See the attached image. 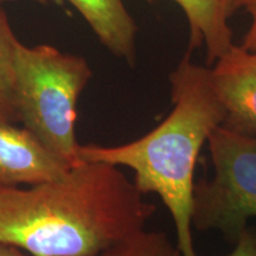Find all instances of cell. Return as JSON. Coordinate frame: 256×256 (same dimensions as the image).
<instances>
[{
    "instance_id": "cell-10",
    "label": "cell",
    "mask_w": 256,
    "mask_h": 256,
    "mask_svg": "<svg viewBox=\"0 0 256 256\" xmlns=\"http://www.w3.org/2000/svg\"><path fill=\"white\" fill-rule=\"evenodd\" d=\"M98 256H183L177 246L170 241L166 234L142 232L134 234Z\"/></svg>"
},
{
    "instance_id": "cell-6",
    "label": "cell",
    "mask_w": 256,
    "mask_h": 256,
    "mask_svg": "<svg viewBox=\"0 0 256 256\" xmlns=\"http://www.w3.org/2000/svg\"><path fill=\"white\" fill-rule=\"evenodd\" d=\"M70 168L26 128L0 118V186L58 180Z\"/></svg>"
},
{
    "instance_id": "cell-2",
    "label": "cell",
    "mask_w": 256,
    "mask_h": 256,
    "mask_svg": "<svg viewBox=\"0 0 256 256\" xmlns=\"http://www.w3.org/2000/svg\"><path fill=\"white\" fill-rule=\"evenodd\" d=\"M174 108L151 132L118 146L80 145L82 162L126 166L134 171L142 194H158L171 214L177 247L197 256L192 240L194 168L202 146L223 124L224 110L210 78V69L194 64L188 52L170 75Z\"/></svg>"
},
{
    "instance_id": "cell-7",
    "label": "cell",
    "mask_w": 256,
    "mask_h": 256,
    "mask_svg": "<svg viewBox=\"0 0 256 256\" xmlns=\"http://www.w3.org/2000/svg\"><path fill=\"white\" fill-rule=\"evenodd\" d=\"M81 14L104 46L115 56L136 62V24L122 0H66ZM62 4V0H50Z\"/></svg>"
},
{
    "instance_id": "cell-8",
    "label": "cell",
    "mask_w": 256,
    "mask_h": 256,
    "mask_svg": "<svg viewBox=\"0 0 256 256\" xmlns=\"http://www.w3.org/2000/svg\"><path fill=\"white\" fill-rule=\"evenodd\" d=\"M153 2L156 0H145ZM186 16L190 26L188 51L206 46L211 66L234 46L228 20L234 14L232 0H174Z\"/></svg>"
},
{
    "instance_id": "cell-11",
    "label": "cell",
    "mask_w": 256,
    "mask_h": 256,
    "mask_svg": "<svg viewBox=\"0 0 256 256\" xmlns=\"http://www.w3.org/2000/svg\"><path fill=\"white\" fill-rule=\"evenodd\" d=\"M229 256H256V230L246 229L235 242V248Z\"/></svg>"
},
{
    "instance_id": "cell-4",
    "label": "cell",
    "mask_w": 256,
    "mask_h": 256,
    "mask_svg": "<svg viewBox=\"0 0 256 256\" xmlns=\"http://www.w3.org/2000/svg\"><path fill=\"white\" fill-rule=\"evenodd\" d=\"M214 177L194 183L192 226L235 243L256 217V138L220 124L208 138Z\"/></svg>"
},
{
    "instance_id": "cell-1",
    "label": "cell",
    "mask_w": 256,
    "mask_h": 256,
    "mask_svg": "<svg viewBox=\"0 0 256 256\" xmlns=\"http://www.w3.org/2000/svg\"><path fill=\"white\" fill-rule=\"evenodd\" d=\"M156 210L119 166L82 162L58 180L0 186V243L32 256H98Z\"/></svg>"
},
{
    "instance_id": "cell-13",
    "label": "cell",
    "mask_w": 256,
    "mask_h": 256,
    "mask_svg": "<svg viewBox=\"0 0 256 256\" xmlns=\"http://www.w3.org/2000/svg\"><path fill=\"white\" fill-rule=\"evenodd\" d=\"M0 256H25V255L22 252V249L14 247V246L0 243Z\"/></svg>"
},
{
    "instance_id": "cell-12",
    "label": "cell",
    "mask_w": 256,
    "mask_h": 256,
    "mask_svg": "<svg viewBox=\"0 0 256 256\" xmlns=\"http://www.w3.org/2000/svg\"><path fill=\"white\" fill-rule=\"evenodd\" d=\"M246 10L252 16V24L247 34H246L244 38H243L242 46L246 50L250 51L252 54H256V0L252 2Z\"/></svg>"
},
{
    "instance_id": "cell-9",
    "label": "cell",
    "mask_w": 256,
    "mask_h": 256,
    "mask_svg": "<svg viewBox=\"0 0 256 256\" xmlns=\"http://www.w3.org/2000/svg\"><path fill=\"white\" fill-rule=\"evenodd\" d=\"M19 40L0 5V118L17 121L14 107V64Z\"/></svg>"
},
{
    "instance_id": "cell-5",
    "label": "cell",
    "mask_w": 256,
    "mask_h": 256,
    "mask_svg": "<svg viewBox=\"0 0 256 256\" xmlns=\"http://www.w3.org/2000/svg\"><path fill=\"white\" fill-rule=\"evenodd\" d=\"M210 78L224 110V126L256 138V54L234 46L216 60Z\"/></svg>"
},
{
    "instance_id": "cell-3",
    "label": "cell",
    "mask_w": 256,
    "mask_h": 256,
    "mask_svg": "<svg viewBox=\"0 0 256 256\" xmlns=\"http://www.w3.org/2000/svg\"><path fill=\"white\" fill-rule=\"evenodd\" d=\"M92 78L81 56L19 42L14 64L17 121L70 168L82 162L76 140L78 102Z\"/></svg>"
},
{
    "instance_id": "cell-14",
    "label": "cell",
    "mask_w": 256,
    "mask_h": 256,
    "mask_svg": "<svg viewBox=\"0 0 256 256\" xmlns=\"http://www.w3.org/2000/svg\"><path fill=\"white\" fill-rule=\"evenodd\" d=\"M254 0H232V11L236 12L238 10L246 8Z\"/></svg>"
},
{
    "instance_id": "cell-15",
    "label": "cell",
    "mask_w": 256,
    "mask_h": 256,
    "mask_svg": "<svg viewBox=\"0 0 256 256\" xmlns=\"http://www.w3.org/2000/svg\"><path fill=\"white\" fill-rule=\"evenodd\" d=\"M6 2H14V0H0V5H2ZM32 2H40V4L46 5V4H49L50 0H32Z\"/></svg>"
}]
</instances>
